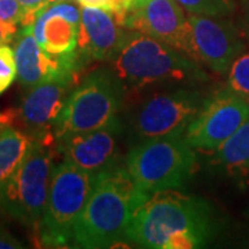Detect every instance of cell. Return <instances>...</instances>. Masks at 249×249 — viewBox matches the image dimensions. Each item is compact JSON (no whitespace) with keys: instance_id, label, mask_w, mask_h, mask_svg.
Wrapping results in <instances>:
<instances>
[{"instance_id":"21","label":"cell","mask_w":249,"mask_h":249,"mask_svg":"<svg viewBox=\"0 0 249 249\" xmlns=\"http://www.w3.org/2000/svg\"><path fill=\"white\" fill-rule=\"evenodd\" d=\"M17 78V65L14 49L9 45H0V96L9 89Z\"/></svg>"},{"instance_id":"20","label":"cell","mask_w":249,"mask_h":249,"mask_svg":"<svg viewBox=\"0 0 249 249\" xmlns=\"http://www.w3.org/2000/svg\"><path fill=\"white\" fill-rule=\"evenodd\" d=\"M229 88L249 98V52L240 54L229 70Z\"/></svg>"},{"instance_id":"17","label":"cell","mask_w":249,"mask_h":249,"mask_svg":"<svg viewBox=\"0 0 249 249\" xmlns=\"http://www.w3.org/2000/svg\"><path fill=\"white\" fill-rule=\"evenodd\" d=\"M212 163L227 175L249 180V119L213 152Z\"/></svg>"},{"instance_id":"7","label":"cell","mask_w":249,"mask_h":249,"mask_svg":"<svg viewBox=\"0 0 249 249\" xmlns=\"http://www.w3.org/2000/svg\"><path fill=\"white\" fill-rule=\"evenodd\" d=\"M49 145L32 139L25 160L0 187V211L28 226L40 224L45 213L54 169Z\"/></svg>"},{"instance_id":"25","label":"cell","mask_w":249,"mask_h":249,"mask_svg":"<svg viewBox=\"0 0 249 249\" xmlns=\"http://www.w3.org/2000/svg\"><path fill=\"white\" fill-rule=\"evenodd\" d=\"M24 247L18 240H16L11 234L0 229V249H21Z\"/></svg>"},{"instance_id":"22","label":"cell","mask_w":249,"mask_h":249,"mask_svg":"<svg viewBox=\"0 0 249 249\" xmlns=\"http://www.w3.org/2000/svg\"><path fill=\"white\" fill-rule=\"evenodd\" d=\"M82 7H98L114 13L124 25V19L136 9V0H79Z\"/></svg>"},{"instance_id":"9","label":"cell","mask_w":249,"mask_h":249,"mask_svg":"<svg viewBox=\"0 0 249 249\" xmlns=\"http://www.w3.org/2000/svg\"><path fill=\"white\" fill-rule=\"evenodd\" d=\"M249 119V104L244 96L224 89L206 98L204 107L183 134L196 151L214 152Z\"/></svg>"},{"instance_id":"6","label":"cell","mask_w":249,"mask_h":249,"mask_svg":"<svg viewBox=\"0 0 249 249\" xmlns=\"http://www.w3.org/2000/svg\"><path fill=\"white\" fill-rule=\"evenodd\" d=\"M98 173L80 169L67 160L54 166L45 213L39 224L45 245L67 247L72 242L75 224L94 188Z\"/></svg>"},{"instance_id":"28","label":"cell","mask_w":249,"mask_h":249,"mask_svg":"<svg viewBox=\"0 0 249 249\" xmlns=\"http://www.w3.org/2000/svg\"><path fill=\"white\" fill-rule=\"evenodd\" d=\"M148 0H136V7H142V4H145Z\"/></svg>"},{"instance_id":"30","label":"cell","mask_w":249,"mask_h":249,"mask_svg":"<svg viewBox=\"0 0 249 249\" xmlns=\"http://www.w3.org/2000/svg\"><path fill=\"white\" fill-rule=\"evenodd\" d=\"M45 1H47L49 4H52V3H55V1H61V0H45Z\"/></svg>"},{"instance_id":"13","label":"cell","mask_w":249,"mask_h":249,"mask_svg":"<svg viewBox=\"0 0 249 249\" xmlns=\"http://www.w3.org/2000/svg\"><path fill=\"white\" fill-rule=\"evenodd\" d=\"M122 127L119 121L93 132L70 134L57 139V150L64 160L80 169L98 173L116 165L118 137Z\"/></svg>"},{"instance_id":"19","label":"cell","mask_w":249,"mask_h":249,"mask_svg":"<svg viewBox=\"0 0 249 249\" xmlns=\"http://www.w3.org/2000/svg\"><path fill=\"white\" fill-rule=\"evenodd\" d=\"M183 9L191 14L226 17L234 9L231 0H176Z\"/></svg>"},{"instance_id":"14","label":"cell","mask_w":249,"mask_h":249,"mask_svg":"<svg viewBox=\"0 0 249 249\" xmlns=\"http://www.w3.org/2000/svg\"><path fill=\"white\" fill-rule=\"evenodd\" d=\"M82 10L71 1H55L36 16L31 25L37 43L50 57L76 50L79 43Z\"/></svg>"},{"instance_id":"3","label":"cell","mask_w":249,"mask_h":249,"mask_svg":"<svg viewBox=\"0 0 249 249\" xmlns=\"http://www.w3.org/2000/svg\"><path fill=\"white\" fill-rule=\"evenodd\" d=\"M111 62L124 85L137 89L165 83L188 85L208 78L194 58L136 31H129L122 49Z\"/></svg>"},{"instance_id":"15","label":"cell","mask_w":249,"mask_h":249,"mask_svg":"<svg viewBox=\"0 0 249 249\" xmlns=\"http://www.w3.org/2000/svg\"><path fill=\"white\" fill-rule=\"evenodd\" d=\"M129 29L114 13L98 7H82L78 47L90 60H112L122 49Z\"/></svg>"},{"instance_id":"12","label":"cell","mask_w":249,"mask_h":249,"mask_svg":"<svg viewBox=\"0 0 249 249\" xmlns=\"http://www.w3.org/2000/svg\"><path fill=\"white\" fill-rule=\"evenodd\" d=\"M75 80V76L60 75L27 89L21 101L19 116L32 139L47 144L55 140L50 132L54 130V124Z\"/></svg>"},{"instance_id":"10","label":"cell","mask_w":249,"mask_h":249,"mask_svg":"<svg viewBox=\"0 0 249 249\" xmlns=\"http://www.w3.org/2000/svg\"><path fill=\"white\" fill-rule=\"evenodd\" d=\"M191 58L217 73L229 72L234 60L244 53L241 31L223 17L188 13Z\"/></svg>"},{"instance_id":"1","label":"cell","mask_w":249,"mask_h":249,"mask_svg":"<svg viewBox=\"0 0 249 249\" xmlns=\"http://www.w3.org/2000/svg\"><path fill=\"white\" fill-rule=\"evenodd\" d=\"M214 234L211 205L198 196L165 190L137 209L124 238L145 248L194 249L205 247Z\"/></svg>"},{"instance_id":"23","label":"cell","mask_w":249,"mask_h":249,"mask_svg":"<svg viewBox=\"0 0 249 249\" xmlns=\"http://www.w3.org/2000/svg\"><path fill=\"white\" fill-rule=\"evenodd\" d=\"M25 11L17 0H0V21L21 25Z\"/></svg>"},{"instance_id":"11","label":"cell","mask_w":249,"mask_h":249,"mask_svg":"<svg viewBox=\"0 0 249 249\" xmlns=\"http://www.w3.org/2000/svg\"><path fill=\"white\" fill-rule=\"evenodd\" d=\"M124 27L158 39L191 57L188 16L176 0H148L127 14Z\"/></svg>"},{"instance_id":"24","label":"cell","mask_w":249,"mask_h":249,"mask_svg":"<svg viewBox=\"0 0 249 249\" xmlns=\"http://www.w3.org/2000/svg\"><path fill=\"white\" fill-rule=\"evenodd\" d=\"M17 32V24H11V22L0 21V45H9L10 42L14 40Z\"/></svg>"},{"instance_id":"2","label":"cell","mask_w":249,"mask_h":249,"mask_svg":"<svg viewBox=\"0 0 249 249\" xmlns=\"http://www.w3.org/2000/svg\"><path fill=\"white\" fill-rule=\"evenodd\" d=\"M148 198L134 184L126 166L101 170L75 224L72 242L79 248L111 247L124 238L134 213Z\"/></svg>"},{"instance_id":"31","label":"cell","mask_w":249,"mask_h":249,"mask_svg":"<svg viewBox=\"0 0 249 249\" xmlns=\"http://www.w3.org/2000/svg\"><path fill=\"white\" fill-rule=\"evenodd\" d=\"M73 1H76V3H79V0H73Z\"/></svg>"},{"instance_id":"5","label":"cell","mask_w":249,"mask_h":249,"mask_svg":"<svg viewBox=\"0 0 249 249\" xmlns=\"http://www.w3.org/2000/svg\"><path fill=\"white\" fill-rule=\"evenodd\" d=\"M196 150L183 136L144 140L126 157V169L134 184L151 196L186 184L196 169Z\"/></svg>"},{"instance_id":"18","label":"cell","mask_w":249,"mask_h":249,"mask_svg":"<svg viewBox=\"0 0 249 249\" xmlns=\"http://www.w3.org/2000/svg\"><path fill=\"white\" fill-rule=\"evenodd\" d=\"M32 137L6 126L0 132V187L9 180L25 160Z\"/></svg>"},{"instance_id":"16","label":"cell","mask_w":249,"mask_h":249,"mask_svg":"<svg viewBox=\"0 0 249 249\" xmlns=\"http://www.w3.org/2000/svg\"><path fill=\"white\" fill-rule=\"evenodd\" d=\"M13 49L17 65V78L25 89L60 73L57 60L43 52L31 27H22L21 31H18Z\"/></svg>"},{"instance_id":"27","label":"cell","mask_w":249,"mask_h":249,"mask_svg":"<svg viewBox=\"0 0 249 249\" xmlns=\"http://www.w3.org/2000/svg\"><path fill=\"white\" fill-rule=\"evenodd\" d=\"M0 121H4V122L10 124V116L6 115V114H0Z\"/></svg>"},{"instance_id":"8","label":"cell","mask_w":249,"mask_h":249,"mask_svg":"<svg viewBox=\"0 0 249 249\" xmlns=\"http://www.w3.org/2000/svg\"><path fill=\"white\" fill-rule=\"evenodd\" d=\"M205 101L199 90L187 88L157 93L136 109L132 121L134 133L142 140L183 136Z\"/></svg>"},{"instance_id":"26","label":"cell","mask_w":249,"mask_h":249,"mask_svg":"<svg viewBox=\"0 0 249 249\" xmlns=\"http://www.w3.org/2000/svg\"><path fill=\"white\" fill-rule=\"evenodd\" d=\"M241 35L244 37L245 42L249 43V3L245 10V16H244V21H242V29H241Z\"/></svg>"},{"instance_id":"29","label":"cell","mask_w":249,"mask_h":249,"mask_svg":"<svg viewBox=\"0 0 249 249\" xmlns=\"http://www.w3.org/2000/svg\"><path fill=\"white\" fill-rule=\"evenodd\" d=\"M6 126H10V124H7V122H4V121H0V132L6 127Z\"/></svg>"},{"instance_id":"4","label":"cell","mask_w":249,"mask_h":249,"mask_svg":"<svg viewBox=\"0 0 249 249\" xmlns=\"http://www.w3.org/2000/svg\"><path fill=\"white\" fill-rule=\"evenodd\" d=\"M124 97V83L112 68H100L89 73L67 98L54 124L55 140L114 124Z\"/></svg>"}]
</instances>
